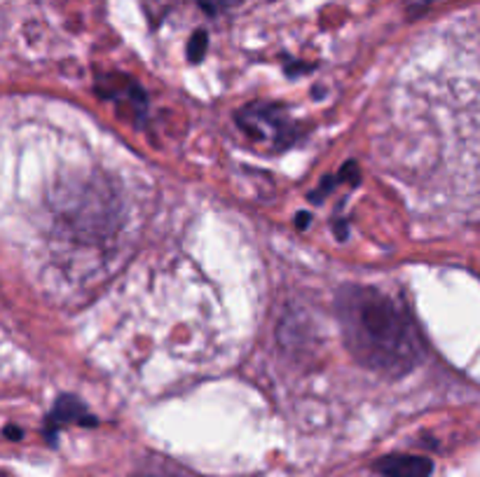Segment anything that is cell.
<instances>
[{
    "label": "cell",
    "instance_id": "cell-1",
    "mask_svg": "<svg viewBox=\"0 0 480 477\" xmlns=\"http://www.w3.org/2000/svg\"><path fill=\"white\" fill-rule=\"evenodd\" d=\"M335 311L347 352L368 370L403 377L422 363L418 327L392 295L373 286H342Z\"/></svg>",
    "mask_w": 480,
    "mask_h": 477
},
{
    "label": "cell",
    "instance_id": "cell-2",
    "mask_svg": "<svg viewBox=\"0 0 480 477\" xmlns=\"http://www.w3.org/2000/svg\"><path fill=\"white\" fill-rule=\"evenodd\" d=\"M241 129L251 136L256 143H270L274 148H286L296 139V129L289 115L279 106H248L240 113Z\"/></svg>",
    "mask_w": 480,
    "mask_h": 477
},
{
    "label": "cell",
    "instance_id": "cell-3",
    "mask_svg": "<svg viewBox=\"0 0 480 477\" xmlns=\"http://www.w3.org/2000/svg\"><path fill=\"white\" fill-rule=\"evenodd\" d=\"M69 424H77V426L92 428L99 424L94 415H89L87 405L83 400H77L76 396H69V393H63L54 400V408L45 419V440L50 442L52 447H57V438L59 431L63 426H69Z\"/></svg>",
    "mask_w": 480,
    "mask_h": 477
},
{
    "label": "cell",
    "instance_id": "cell-4",
    "mask_svg": "<svg viewBox=\"0 0 480 477\" xmlns=\"http://www.w3.org/2000/svg\"><path fill=\"white\" fill-rule=\"evenodd\" d=\"M379 477H431L434 461L418 454H386L373 464Z\"/></svg>",
    "mask_w": 480,
    "mask_h": 477
},
{
    "label": "cell",
    "instance_id": "cell-5",
    "mask_svg": "<svg viewBox=\"0 0 480 477\" xmlns=\"http://www.w3.org/2000/svg\"><path fill=\"white\" fill-rule=\"evenodd\" d=\"M207 50H209V33L204 28H197L188 40V59L192 63H199L207 57Z\"/></svg>",
    "mask_w": 480,
    "mask_h": 477
},
{
    "label": "cell",
    "instance_id": "cell-6",
    "mask_svg": "<svg viewBox=\"0 0 480 477\" xmlns=\"http://www.w3.org/2000/svg\"><path fill=\"white\" fill-rule=\"evenodd\" d=\"M197 3H199V7H202L204 12L221 14L225 12V10H230V7L240 5L241 0H197Z\"/></svg>",
    "mask_w": 480,
    "mask_h": 477
},
{
    "label": "cell",
    "instance_id": "cell-7",
    "mask_svg": "<svg viewBox=\"0 0 480 477\" xmlns=\"http://www.w3.org/2000/svg\"><path fill=\"white\" fill-rule=\"evenodd\" d=\"M340 181H347V182H359V178H361V174H359V166H356V162H347L345 164V166H342V171H340Z\"/></svg>",
    "mask_w": 480,
    "mask_h": 477
},
{
    "label": "cell",
    "instance_id": "cell-8",
    "mask_svg": "<svg viewBox=\"0 0 480 477\" xmlns=\"http://www.w3.org/2000/svg\"><path fill=\"white\" fill-rule=\"evenodd\" d=\"M3 435H5L7 440H12V442H20V440L24 438V431H21L20 426H14V424H7V426L3 428Z\"/></svg>",
    "mask_w": 480,
    "mask_h": 477
},
{
    "label": "cell",
    "instance_id": "cell-9",
    "mask_svg": "<svg viewBox=\"0 0 480 477\" xmlns=\"http://www.w3.org/2000/svg\"><path fill=\"white\" fill-rule=\"evenodd\" d=\"M310 220H312V215L307 214V211H303V214H297V215H296V227H300V230H305V227L310 225Z\"/></svg>",
    "mask_w": 480,
    "mask_h": 477
},
{
    "label": "cell",
    "instance_id": "cell-10",
    "mask_svg": "<svg viewBox=\"0 0 480 477\" xmlns=\"http://www.w3.org/2000/svg\"><path fill=\"white\" fill-rule=\"evenodd\" d=\"M143 477H188L183 473H169V471H159V473H146Z\"/></svg>",
    "mask_w": 480,
    "mask_h": 477
}]
</instances>
